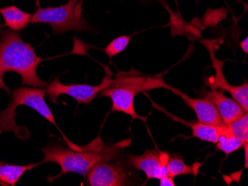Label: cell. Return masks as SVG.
I'll return each instance as SVG.
<instances>
[{
    "mask_svg": "<svg viewBox=\"0 0 248 186\" xmlns=\"http://www.w3.org/2000/svg\"><path fill=\"white\" fill-rule=\"evenodd\" d=\"M97 164L88 173L87 181L91 186H129L131 183V172L129 165L121 161Z\"/></svg>",
    "mask_w": 248,
    "mask_h": 186,
    "instance_id": "7",
    "label": "cell"
},
{
    "mask_svg": "<svg viewBox=\"0 0 248 186\" xmlns=\"http://www.w3.org/2000/svg\"><path fill=\"white\" fill-rule=\"evenodd\" d=\"M232 135L242 140L244 143H248V114L245 113L235 121L228 125Z\"/></svg>",
    "mask_w": 248,
    "mask_h": 186,
    "instance_id": "16",
    "label": "cell"
},
{
    "mask_svg": "<svg viewBox=\"0 0 248 186\" xmlns=\"http://www.w3.org/2000/svg\"><path fill=\"white\" fill-rule=\"evenodd\" d=\"M245 143H244L242 140L232 135L229 129L226 134L221 136L218 139V143H217V148L225 153L227 155H229L231 153L242 148Z\"/></svg>",
    "mask_w": 248,
    "mask_h": 186,
    "instance_id": "15",
    "label": "cell"
},
{
    "mask_svg": "<svg viewBox=\"0 0 248 186\" xmlns=\"http://www.w3.org/2000/svg\"><path fill=\"white\" fill-rule=\"evenodd\" d=\"M202 94L216 107L224 124H230L247 113L233 98L231 99L224 95L222 90L204 89Z\"/></svg>",
    "mask_w": 248,
    "mask_h": 186,
    "instance_id": "11",
    "label": "cell"
},
{
    "mask_svg": "<svg viewBox=\"0 0 248 186\" xmlns=\"http://www.w3.org/2000/svg\"><path fill=\"white\" fill-rule=\"evenodd\" d=\"M170 156L167 153L157 150H146L143 155H129L126 157V163L129 167L144 172L148 180H159L168 174L167 162Z\"/></svg>",
    "mask_w": 248,
    "mask_h": 186,
    "instance_id": "9",
    "label": "cell"
},
{
    "mask_svg": "<svg viewBox=\"0 0 248 186\" xmlns=\"http://www.w3.org/2000/svg\"><path fill=\"white\" fill-rule=\"evenodd\" d=\"M46 91L40 87H20L12 92V99L8 108L0 112V132H12L19 139L26 140L30 136L24 126L19 127L15 123L16 109L19 105H25L37 111L48 122L56 124L52 112L45 100Z\"/></svg>",
    "mask_w": 248,
    "mask_h": 186,
    "instance_id": "4",
    "label": "cell"
},
{
    "mask_svg": "<svg viewBox=\"0 0 248 186\" xmlns=\"http://www.w3.org/2000/svg\"><path fill=\"white\" fill-rule=\"evenodd\" d=\"M0 89L5 90V91H7L8 94L11 93V91H10V89L8 88V86H7L4 83L3 76H1V75H0Z\"/></svg>",
    "mask_w": 248,
    "mask_h": 186,
    "instance_id": "21",
    "label": "cell"
},
{
    "mask_svg": "<svg viewBox=\"0 0 248 186\" xmlns=\"http://www.w3.org/2000/svg\"><path fill=\"white\" fill-rule=\"evenodd\" d=\"M0 14L5 20V26L13 31H20L26 29L33 15L14 5L0 8Z\"/></svg>",
    "mask_w": 248,
    "mask_h": 186,
    "instance_id": "13",
    "label": "cell"
},
{
    "mask_svg": "<svg viewBox=\"0 0 248 186\" xmlns=\"http://www.w3.org/2000/svg\"><path fill=\"white\" fill-rule=\"evenodd\" d=\"M163 88L172 91L183 100L187 106L192 108L197 116V121L213 126H223L222 119L216 107L207 98H191L181 90L164 83Z\"/></svg>",
    "mask_w": 248,
    "mask_h": 186,
    "instance_id": "10",
    "label": "cell"
},
{
    "mask_svg": "<svg viewBox=\"0 0 248 186\" xmlns=\"http://www.w3.org/2000/svg\"><path fill=\"white\" fill-rule=\"evenodd\" d=\"M204 45L207 47L212 59L213 69H215V76H212L207 79L206 86L210 89L222 90L228 91L232 98L240 104L244 111L248 113V83L240 86H233L230 84L224 77L223 73L224 62L217 59L214 52V45L211 41H205Z\"/></svg>",
    "mask_w": 248,
    "mask_h": 186,
    "instance_id": "8",
    "label": "cell"
},
{
    "mask_svg": "<svg viewBox=\"0 0 248 186\" xmlns=\"http://www.w3.org/2000/svg\"><path fill=\"white\" fill-rule=\"evenodd\" d=\"M167 170L169 176L172 178H175L179 175L193 173V167L186 165L183 159H180L179 157H170L167 162Z\"/></svg>",
    "mask_w": 248,
    "mask_h": 186,
    "instance_id": "17",
    "label": "cell"
},
{
    "mask_svg": "<svg viewBox=\"0 0 248 186\" xmlns=\"http://www.w3.org/2000/svg\"><path fill=\"white\" fill-rule=\"evenodd\" d=\"M244 148H245V167L248 169V143H245L244 145Z\"/></svg>",
    "mask_w": 248,
    "mask_h": 186,
    "instance_id": "22",
    "label": "cell"
},
{
    "mask_svg": "<svg viewBox=\"0 0 248 186\" xmlns=\"http://www.w3.org/2000/svg\"><path fill=\"white\" fill-rule=\"evenodd\" d=\"M126 145V141L106 145L100 137L82 147L72 143L69 144L70 148H65L60 144H50L42 149L44 158L41 163L54 162L61 168L58 176L48 177V180L53 181L70 172L86 177L97 164L119 159Z\"/></svg>",
    "mask_w": 248,
    "mask_h": 186,
    "instance_id": "1",
    "label": "cell"
},
{
    "mask_svg": "<svg viewBox=\"0 0 248 186\" xmlns=\"http://www.w3.org/2000/svg\"><path fill=\"white\" fill-rule=\"evenodd\" d=\"M170 116L172 119H177V121L183 123L185 126H188L189 129H191L192 133H193L192 137H196L203 141L210 142L212 143L217 144L219 137L226 134L229 130L228 125L213 126V125L199 123L198 121L188 123L183 119L175 118L173 116Z\"/></svg>",
    "mask_w": 248,
    "mask_h": 186,
    "instance_id": "12",
    "label": "cell"
},
{
    "mask_svg": "<svg viewBox=\"0 0 248 186\" xmlns=\"http://www.w3.org/2000/svg\"><path fill=\"white\" fill-rule=\"evenodd\" d=\"M42 61L34 48L16 32L8 30L0 38L1 76L7 72H15L21 76L22 84L42 88L47 85L37 75V68Z\"/></svg>",
    "mask_w": 248,
    "mask_h": 186,
    "instance_id": "2",
    "label": "cell"
},
{
    "mask_svg": "<svg viewBox=\"0 0 248 186\" xmlns=\"http://www.w3.org/2000/svg\"><path fill=\"white\" fill-rule=\"evenodd\" d=\"M130 40L131 36H121L110 42L109 44L104 49L110 61L114 57L121 54L127 48Z\"/></svg>",
    "mask_w": 248,
    "mask_h": 186,
    "instance_id": "18",
    "label": "cell"
},
{
    "mask_svg": "<svg viewBox=\"0 0 248 186\" xmlns=\"http://www.w3.org/2000/svg\"><path fill=\"white\" fill-rule=\"evenodd\" d=\"M82 0H69L61 6L39 8L32 15L31 23L50 25L54 34L89 30L90 26L82 15Z\"/></svg>",
    "mask_w": 248,
    "mask_h": 186,
    "instance_id": "5",
    "label": "cell"
},
{
    "mask_svg": "<svg viewBox=\"0 0 248 186\" xmlns=\"http://www.w3.org/2000/svg\"><path fill=\"white\" fill-rule=\"evenodd\" d=\"M240 47L242 48V51L245 53V54H248V38L246 37L243 41L241 42Z\"/></svg>",
    "mask_w": 248,
    "mask_h": 186,
    "instance_id": "20",
    "label": "cell"
},
{
    "mask_svg": "<svg viewBox=\"0 0 248 186\" xmlns=\"http://www.w3.org/2000/svg\"><path fill=\"white\" fill-rule=\"evenodd\" d=\"M41 163V162H40ZM31 163L26 166H15L0 163V183L6 186H15L28 171L31 170L39 164Z\"/></svg>",
    "mask_w": 248,
    "mask_h": 186,
    "instance_id": "14",
    "label": "cell"
},
{
    "mask_svg": "<svg viewBox=\"0 0 248 186\" xmlns=\"http://www.w3.org/2000/svg\"><path fill=\"white\" fill-rule=\"evenodd\" d=\"M160 186H175V183L173 181V178L169 176L168 174L165 175L164 177L159 179Z\"/></svg>",
    "mask_w": 248,
    "mask_h": 186,
    "instance_id": "19",
    "label": "cell"
},
{
    "mask_svg": "<svg viewBox=\"0 0 248 186\" xmlns=\"http://www.w3.org/2000/svg\"><path fill=\"white\" fill-rule=\"evenodd\" d=\"M113 82V78L108 74L106 75L104 80L98 86H89L86 84L65 85L56 78L47 86L46 93L49 100L57 103L58 97L62 94L70 96L78 101V104L89 105L93 100L108 87Z\"/></svg>",
    "mask_w": 248,
    "mask_h": 186,
    "instance_id": "6",
    "label": "cell"
},
{
    "mask_svg": "<svg viewBox=\"0 0 248 186\" xmlns=\"http://www.w3.org/2000/svg\"><path fill=\"white\" fill-rule=\"evenodd\" d=\"M163 83L164 80L161 77L144 76L132 69L129 72H118L112 83L100 93V96L109 97L112 112H123L132 119H140L146 123L147 117L140 116L135 111V97L144 91L161 88Z\"/></svg>",
    "mask_w": 248,
    "mask_h": 186,
    "instance_id": "3",
    "label": "cell"
}]
</instances>
